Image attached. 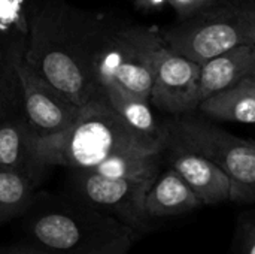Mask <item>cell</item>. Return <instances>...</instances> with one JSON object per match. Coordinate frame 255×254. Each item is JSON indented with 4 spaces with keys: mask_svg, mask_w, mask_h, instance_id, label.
Returning a JSON list of instances; mask_svg holds the SVG:
<instances>
[{
    "mask_svg": "<svg viewBox=\"0 0 255 254\" xmlns=\"http://www.w3.org/2000/svg\"><path fill=\"white\" fill-rule=\"evenodd\" d=\"M85 12L64 0H45L28 10L24 60L78 106L103 96L88 61Z\"/></svg>",
    "mask_w": 255,
    "mask_h": 254,
    "instance_id": "6da1fadb",
    "label": "cell"
},
{
    "mask_svg": "<svg viewBox=\"0 0 255 254\" xmlns=\"http://www.w3.org/2000/svg\"><path fill=\"white\" fill-rule=\"evenodd\" d=\"M166 144L130 129L103 96L82 106L76 121L61 133L37 138L34 153L43 168L90 171L120 153H164Z\"/></svg>",
    "mask_w": 255,
    "mask_h": 254,
    "instance_id": "7a4b0ae2",
    "label": "cell"
},
{
    "mask_svg": "<svg viewBox=\"0 0 255 254\" xmlns=\"http://www.w3.org/2000/svg\"><path fill=\"white\" fill-rule=\"evenodd\" d=\"M25 231L55 254H128L140 238L120 220L73 198H40L25 214Z\"/></svg>",
    "mask_w": 255,
    "mask_h": 254,
    "instance_id": "3957f363",
    "label": "cell"
},
{
    "mask_svg": "<svg viewBox=\"0 0 255 254\" xmlns=\"http://www.w3.org/2000/svg\"><path fill=\"white\" fill-rule=\"evenodd\" d=\"M84 39L91 72L100 87L114 84L149 100L161 34L140 25L112 24L85 12Z\"/></svg>",
    "mask_w": 255,
    "mask_h": 254,
    "instance_id": "277c9868",
    "label": "cell"
},
{
    "mask_svg": "<svg viewBox=\"0 0 255 254\" xmlns=\"http://www.w3.org/2000/svg\"><path fill=\"white\" fill-rule=\"evenodd\" d=\"M161 36L172 51L202 66L232 48L255 43V0H217Z\"/></svg>",
    "mask_w": 255,
    "mask_h": 254,
    "instance_id": "5b68a950",
    "label": "cell"
},
{
    "mask_svg": "<svg viewBox=\"0 0 255 254\" xmlns=\"http://www.w3.org/2000/svg\"><path fill=\"white\" fill-rule=\"evenodd\" d=\"M167 142L214 162L230 180L232 202L255 204V142L239 138L209 120L184 114L164 123Z\"/></svg>",
    "mask_w": 255,
    "mask_h": 254,
    "instance_id": "8992f818",
    "label": "cell"
},
{
    "mask_svg": "<svg viewBox=\"0 0 255 254\" xmlns=\"http://www.w3.org/2000/svg\"><path fill=\"white\" fill-rule=\"evenodd\" d=\"M152 183L109 178L91 171L70 169V198L120 220L143 237L154 229L155 222L145 210V196Z\"/></svg>",
    "mask_w": 255,
    "mask_h": 254,
    "instance_id": "52a82bcc",
    "label": "cell"
},
{
    "mask_svg": "<svg viewBox=\"0 0 255 254\" xmlns=\"http://www.w3.org/2000/svg\"><path fill=\"white\" fill-rule=\"evenodd\" d=\"M24 51L15 61L22 91L24 117L37 138L61 133L76 121L82 106H78L42 78L24 60Z\"/></svg>",
    "mask_w": 255,
    "mask_h": 254,
    "instance_id": "ba28073f",
    "label": "cell"
},
{
    "mask_svg": "<svg viewBox=\"0 0 255 254\" xmlns=\"http://www.w3.org/2000/svg\"><path fill=\"white\" fill-rule=\"evenodd\" d=\"M202 66L175 51L166 42L160 49L149 102L173 117L193 114L200 103Z\"/></svg>",
    "mask_w": 255,
    "mask_h": 254,
    "instance_id": "9c48e42d",
    "label": "cell"
},
{
    "mask_svg": "<svg viewBox=\"0 0 255 254\" xmlns=\"http://www.w3.org/2000/svg\"><path fill=\"white\" fill-rule=\"evenodd\" d=\"M163 157L187 181L202 205H218L230 201V180L209 159L170 142L166 144Z\"/></svg>",
    "mask_w": 255,
    "mask_h": 254,
    "instance_id": "30bf717a",
    "label": "cell"
},
{
    "mask_svg": "<svg viewBox=\"0 0 255 254\" xmlns=\"http://www.w3.org/2000/svg\"><path fill=\"white\" fill-rule=\"evenodd\" d=\"M36 139L24 114L0 121V166L24 172L40 183L46 168L36 159Z\"/></svg>",
    "mask_w": 255,
    "mask_h": 254,
    "instance_id": "8fae6325",
    "label": "cell"
},
{
    "mask_svg": "<svg viewBox=\"0 0 255 254\" xmlns=\"http://www.w3.org/2000/svg\"><path fill=\"white\" fill-rule=\"evenodd\" d=\"M202 207L187 181L170 166L158 174L145 196V210L152 220L184 216Z\"/></svg>",
    "mask_w": 255,
    "mask_h": 254,
    "instance_id": "7c38bea8",
    "label": "cell"
},
{
    "mask_svg": "<svg viewBox=\"0 0 255 254\" xmlns=\"http://www.w3.org/2000/svg\"><path fill=\"white\" fill-rule=\"evenodd\" d=\"M255 70V43L239 45L202 64L200 102L208 96L248 78Z\"/></svg>",
    "mask_w": 255,
    "mask_h": 254,
    "instance_id": "4fadbf2b",
    "label": "cell"
},
{
    "mask_svg": "<svg viewBox=\"0 0 255 254\" xmlns=\"http://www.w3.org/2000/svg\"><path fill=\"white\" fill-rule=\"evenodd\" d=\"M197 109L209 118L255 124V82L244 78L203 99Z\"/></svg>",
    "mask_w": 255,
    "mask_h": 254,
    "instance_id": "5bb4252c",
    "label": "cell"
},
{
    "mask_svg": "<svg viewBox=\"0 0 255 254\" xmlns=\"http://www.w3.org/2000/svg\"><path fill=\"white\" fill-rule=\"evenodd\" d=\"M27 34L0 33V121L24 114L21 82L16 73V57L25 49Z\"/></svg>",
    "mask_w": 255,
    "mask_h": 254,
    "instance_id": "9a60e30c",
    "label": "cell"
},
{
    "mask_svg": "<svg viewBox=\"0 0 255 254\" xmlns=\"http://www.w3.org/2000/svg\"><path fill=\"white\" fill-rule=\"evenodd\" d=\"M102 93L130 129H133L139 135L166 144V126L157 121L151 109V102L148 99H143L114 84L105 85L102 88Z\"/></svg>",
    "mask_w": 255,
    "mask_h": 254,
    "instance_id": "2e32d148",
    "label": "cell"
},
{
    "mask_svg": "<svg viewBox=\"0 0 255 254\" xmlns=\"http://www.w3.org/2000/svg\"><path fill=\"white\" fill-rule=\"evenodd\" d=\"M37 184L24 172L0 166V226L27 214L34 204Z\"/></svg>",
    "mask_w": 255,
    "mask_h": 254,
    "instance_id": "e0dca14e",
    "label": "cell"
},
{
    "mask_svg": "<svg viewBox=\"0 0 255 254\" xmlns=\"http://www.w3.org/2000/svg\"><path fill=\"white\" fill-rule=\"evenodd\" d=\"M161 162L163 153H120L108 157L90 171L109 178L154 181L161 172Z\"/></svg>",
    "mask_w": 255,
    "mask_h": 254,
    "instance_id": "ac0fdd59",
    "label": "cell"
},
{
    "mask_svg": "<svg viewBox=\"0 0 255 254\" xmlns=\"http://www.w3.org/2000/svg\"><path fill=\"white\" fill-rule=\"evenodd\" d=\"M10 31L28 34V10L25 0H0V33Z\"/></svg>",
    "mask_w": 255,
    "mask_h": 254,
    "instance_id": "d6986e66",
    "label": "cell"
},
{
    "mask_svg": "<svg viewBox=\"0 0 255 254\" xmlns=\"http://www.w3.org/2000/svg\"><path fill=\"white\" fill-rule=\"evenodd\" d=\"M239 254H255V217L242 216L238 222Z\"/></svg>",
    "mask_w": 255,
    "mask_h": 254,
    "instance_id": "ffe728a7",
    "label": "cell"
},
{
    "mask_svg": "<svg viewBox=\"0 0 255 254\" xmlns=\"http://www.w3.org/2000/svg\"><path fill=\"white\" fill-rule=\"evenodd\" d=\"M215 1L217 0H167V4H170L176 10L179 19H185L209 7Z\"/></svg>",
    "mask_w": 255,
    "mask_h": 254,
    "instance_id": "44dd1931",
    "label": "cell"
},
{
    "mask_svg": "<svg viewBox=\"0 0 255 254\" xmlns=\"http://www.w3.org/2000/svg\"><path fill=\"white\" fill-rule=\"evenodd\" d=\"M0 254H55L36 243L31 244H15V246H1Z\"/></svg>",
    "mask_w": 255,
    "mask_h": 254,
    "instance_id": "7402d4cb",
    "label": "cell"
},
{
    "mask_svg": "<svg viewBox=\"0 0 255 254\" xmlns=\"http://www.w3.org/2000/svg\"><path fill=\"white\" fill-rule=\"evenodd\" d=\"M137 9L145 10V12H154L160 10L167 4V0H133Z\"/></svg>",
    "mask_w": 255,
    "mask_h": 254,
    "instance_id": "603a6c76",
    "label": "cell"
},
{
    "mask_svg": "<svg viewBox=\"0 0 255 254\" xmlns=\"http://www.w3.org/2000/svg\"><path fill=\"white\" fill-rule=\"evenodd\" d=\"M248 78H251V79H253V81L255 82V70L253 72V73H251V75H250V76H248Z\"/></svg>",
    "mask_w": 255,
    "mask_h": 254,
    "instance_id": "cb8c5ba5",
    "label": "cell"
}]
</instances>
